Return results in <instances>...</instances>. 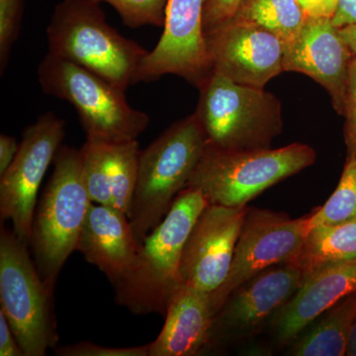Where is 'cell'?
<instances>
[{
  "instance_id": "1",
  "label": "cell",
  "mask_w": 356,
  "mask_h": 356,
  "mask_svg": "<svg viewBox=\"0 0 356 356\" xmlns=\"http://www.w3.org/2000/svg\"><path fill=\"white\" fill-rule=\"evenodd\" d=\"M208 204L193 187H186L178 194L163 221L140 243L133 273L115 288L117 304L136 315H165L179 284L185 243Z\"/></svg>"
},
{
  "instance_id": "2",
  "label": "cell",
  "mask_w": 356,
  "mask_h": 356,
  "mask_svg": "<svg viewBox=\"0 0 356 356\" xmlns=\"http://www.w3.org/2000/svg\"><path fill=\"white\" fill-rule=\"evenodd\" d=\"M49 53L81 65L121 90L135 83L149 51L122 36L90 0H63L47 27Z\"/></svg>"
},
{
  "instance_id": "3",
  "label": "cell",
  "mask_w": 356,
  "mask_h": 356,
  "mask_svg": "<svg viewBox=\"0 0 356 356\" xmlns=\"http://www.w3.org/2000/svg\"><path fill=\"white\" fill-rule=\"evenodd\" d=\"M207 139L195 114L177 122L140 151L137 187L128 218L140 243L163 221L186 188Z\"/></svg>"
},
{
  "instance_id": "4",
  "label": "cell",
  "mask_w": 356,
  "mask_h": 356,
  "mask_svg": "<svg viewBox=\"0 0 356 356\" xmlns=\"http://www.w3.org/2000/svg\"><path fill=\"white\" fill-rule=\"evenodd\" d=\"M91 204L81 175V151L60 147L53 175L37 203L30 243L40 275L51 291L65 261L76 250Z\"/></svg>"
},
{
  "instance_id": "5",
  "label": "cell",
  "mask_w": 356,
  "mask_h": 356,
  "mask_svg": "<svg viewBox=\"0 0 356 356\" xmlns=\"http://www.w3.org/2000/svg\"><path fill=\"white\" fill-rule=\"evenodd\" d=\"M315 161L314 149L298 143L245 151H226L207 144L187 187L197 189L209 204L245 207L269 187Z\"/></svg>"
},
{
  "instance_id": "6",
  "label": "cell",
  "mask_w": 356,
  "mask_h": 356,
  "mask_svg": "<svg viewBox=\"0 0 356 356\" xmlns=\"http://www.w3.org/2000/svg\"><path fill=\"white\" fill-rule=\"evenodd\" d=\"M37 76L46 95L76 108L88 140L128 142L137 140L149 126V117L129 104L125 91L74 63L48 51Z\"/></svg>"
},
{
  "instance_id": "7",
  "label": "cell",
  "mask_w": 356,
  "mask_h": 356,
  "mask_svg": "<svg viewBox=\"0 0 356 356\" xmlns=\"http://www.w3.org/2000/svg\"><path fill=\"white\" fill-rule=\"evenodd\" d=\"M196 118L207 144L226 151L267 149L283 130L280 100L264 88L212 72L199 86Z\"/></svg>"
},
{
  "instance_id": "8",
  "label": "cell",
  "mask_w": 356,
  "mask_h": 356,
  "mask_svg": "<svg viewBox=\"0 0 356 356\" xmlns=\"http://www.w3.org/2000/svg\"><path fill=\"white\" fill-rule=\"evenodd\" d=\"M29 245L0 229V311L25 356H44L58 343L54 291L42 280Z\"/></svg>"
},
{
  "instance_id": "9",
  "label": "cell",
  "mask_w": 356,
  "mask_h": 356,
  "mask_svg": "<svg viewBox=\"0 0 356 356\" xmlns=\"http://www.w3.org/2000/svg\"><path fill=\"white\" fill-rule=\"evenodd\" d=\"M65 123L53 112L25 129L15 159L0 175V220L30 248L40 186L65 138Z\"/></svg>"
},
{
  "instance_id": "10",
  "label": "cell",
  "mask_w": 356,
  "mask_h": 356,
  "mask_svg": "<svg viewBox=\"0 0 356 356\" xmlns=\"http://www.w3.org/2000/svg\"><path fill=\"white\" fill-rule=\"evenodd\" d=\"M311 231V215L292 219L284 213L248 208L228 277L210 297L217 312L236 288L276 264L294 261Z\"/></svg>"
},
{
  "instance_id": "11",
  "label": "cell",
  "mask_w": 356,
  "mask_h": 356,
  "mask_svg": "<svg viewBox=\"0 0 356 356\" xmlns=\"http://www.w3.org/2000/svg\"><path fill=\"white\" fill-rule=\"evenodd\" d=\"M206 2L168 0L163 35L143 60L134 83H152L175 74L199 88L212 74L204 31Z\"/></svg>"
},
{
  "instance_id": "12",
  "label": "cell",
  "mask_w": 356,
  "mask_h": 356,
  "mask_svg": "<svg viewBox=\"0 0 356 356\" xmlns=\"http://www.w3.org/2000/svg\"><path fill=\"white\" fill-rule=\"evenodd\" d=\"M248 210L247 206H206L185 243L179 284L196 288L209 297L224 284Z\"/></svg>"
},
{
  "instance_id": "13",
  "label": "cell",
  "mask_w": 356,
  "mask_h": 356,
  "mask_svg": "<svg viewBox=\"0 0 356 356\" xmlns=\"http://www.w3.org/2000/svg\"><path fill=\"white\" fill-rule=\"evenodd\" d=\"M206 39L213 72L234 83L264 88L284 72V42L261 28L229 20Z\"/></svg>"
},
{
  "instance_id": "14",
  "label": "cell",
  "mask_w": 356,
  "mask_h": 356,
  "mask_svg": "<svg viewBox=\"0 0 356 356\" xmlns=\"http://www.w3.org/2000/svg\"><path fill=\"white\" fill-rule=\"evenodd\" d=\"M305 274L294 262H284L269 267L236 288L215 315L210 344L257 331L291 298Z\"/></svg>"
},
{
  "instance_id": "15",
  "label": "cell",
  "mask_w": 356,
  "mask_h": 356,
  "mask_svg": "<svg viewBox=\"0 0 356 356\" xmlns=\"http://www.w3.org/2000/svg\"><path fill=\"white\" fill-rule=\"evenodd\" d=\"M353 53L330 17L308 16L297 36L285 44L284 72L315 79L331 96L334 109L343 115Z\"/></svg>"
},
{
  "instance_id": "16",
  "label": "cell",
  "mask_w": 356,
  "mask_h": 356,
  "mask_svg": "<svg viewBox=\"0 0 356 356\" xmlns=\"http://www.w3.org/2000/svg\"><path fill=\"white\" fill-rule=\"evenodd\" d=\"M356 291V261L325 264L305 274L303 282L270 320L274 339L291 344L322 314Z\"/></svg>"
},
{
  "instance_id": "17",
  "label": "cell",
  "mask_w": 356,
  "mask_h": 356,
  "mask_svg": "<svg viewBox=\"0 0 356 356\" xmlns=\"http://www.w3.org/2000/svg\"><path fill=\"white\" fill-rule=\"evenodd\" d=\"M140 245L127 215L91 204L76 250L106 275L114 289L133 273Z\"/></svg>"
},
{
  "instance_id": "18",
  "label": "cell",
  "mask_w": 356,
  "mask_h": 356,
  "mask_svg": "<svg viewBox=\"0 0 356 356\" xmlns=\"http://www.w3.org/2000/svg\"><path fill=\"white\" fill-rule=\"evenodd\" d=\"M165 315V325L151 343L149 356H195L209 346L215 317L209 295L179 284Z\"/></svg>"
},
{
  "instance_id": "19",
  "label": "cell",
  "mask_w": 356,
  "mask_h": 356,
  "mask_svg": "<svg viewBox=\"0 0 356 356\" xmlns=\"http://www.w3.org/2000/svg\"><path fill=\"white\" fill-rule=\"evenodd\" d=\"M356 315V291L325 311L299 334L288 350L293 356L346 355L348 334Z\"/></svg>"
},
{
  "instance_id": "20",
  "label": "cell",
  "mask_w": 356,
  "mask_h": 356,
  "mask_svg": "<svg viewBox=\"0 0 356 356\" xmlns=\"http://www.w3.org/2000/svg\"><path fill=\"white\" fill-rule=\"evenodd\" d=\"M353 261H356V219L312 228L292 262L307 273L325 264Z\"/></svg>"
},
{
  "instance_id": "21",
  "label": "cell",
  "mask_w": 356,
  "mask_h": 356,
  "mask_svg": "<svg viewBox=\"0 0 356 356\" xmlns=\"http://www.w3.org/2000/svg\"><path fill=\"white\" fill-rule=\"evenodd\" d=\"M307 18L298 0H242L231 20L261 28L286 44L297 36Z\"/></svg>"
},
{
  "instance_id": "22",
  "label": "cell",
  "mask_w": 356,
  "mask_h": 356,
  "mask_svg": "<svg viewBox=\"0 0 356 356\" xmlns=\"http://www.w3.org/2000/svg\"><path fill=\"white\" fill-rule=\"evenodd\" d=\"M114 209L129 214L137 187L140 149L137 140L108 144Z\"/></svg>"
},
{
  "instance_id": "23",
  "label": "cell",
  "mask_w": 356,
  "mask_h": 356,
  "mask_svg": "<svg viewBox=\"0 0 356 356\" xmlns=\"http://www.w3.org/2000/svg\"><path fill=\"white\" fill-rule=\"evenodd\" d=\"M79 151L81 175L91 202L113 208L108 144L86 139Z\"/></svg>"
},
{
  "instance_id": "24",
  "label": "cell",
  "mask_w": 356,
  "mask_h": 356,
  "mask_svg": "<svg viewBox=\"0 0 356 356\" xmlns=\"http://www.w3.org/2000/svg\"><path fill=\"white\" fill-rule=\"evenodd\" d=\"M311 229L356 219V156H348L341 180L327 202L313 211Z\"/></svg>"
},
{
  "instance_id": "25",
  "label": "cell",
  "mask_w": 356,
  "mask_h": 356,
  "mask_svg": "<svg viewBox=\"0 0 356 356\" xmlns=\"http://www.w3.org/2000/svg\"><path fill=\"white\" fill-rule=\"evenodd\" d=\"M95 3H108L130 28L152 25L161 27L165 23L168 0H90Z\"/></svg>"
},
{
  "instance_id": "26",
  "label": "cell",
  "mask_w": 356,
  "mask_h": 356,
  "mask_svg": "<svg viewBox=\"0 0 356 356\" xmlns=\"http://www.w3.org/2000/svg\"><path fill=\"white\" fill-rule=\"evenodd\" d=\"M24 0H0V72L3 74L19 35Z\"/></svg>"
},
{
  "instance_id": "27",
  "label": "cell",
  "mask_w": 356,
  "mask_h": 356,
  "mask_svg": "<svg viewBox=\"0 0 356 356\" xmlns=\"http://www.w3.org/2000/svg\"><path fill=\"white\" fill-rule=\"evenodd\" d=\"M151 343L132 348H109L90 341L56 346L58 356H149Z\"/></svg>"
},
{
  "instance_id": "28",
  "label": "cell",
  "mask_w": 356,
  "mask_h": 356,
  "mask_svg": "<svg viewBox=\"0 0 356 356\" xmlns=\"http://www.w3.org/2000/svg\"><path fill=\"white\" fill-rule=\"evenodd\" d=\"M344 138H346L348 156H356V58H353L348 76L344 102Z\"/></svg>"
},
{
  "instance_id": "29",
  "label": "cell",
  "mask_w": 356,
  "mask_h": 356,
  "mask_svg": "<svg viewBox=\"0 0 356 356\" xmlns=\"http://www.w3.org/2000/svg\"><path fill=\"white\" fill-rule=\"evenodd\" d=\"M242 0H207L204 10L205 34L234 17Z\"/></svg>"
},
{
  "instance_id": "30",
  "label": "cell",
  "mask_w": 356,
  "mask_h": 356,
  "mask_svg": "<svg viewBox=\"0 0 356 356\" xmlns=\"http://www.w3.org/2000/svg\"><path fill=\"white\" fill-rule=\"evenodd\" d=\"M0 355L25 356L24 351L9 325L3 312L0 311Z\"/></svg>"
},
{
  "instance_id": "31",
  "label": "cell",
  "mask_w": 356,
  "mask_h": 356,
  "mask_svg": "<svg viewBox=\"0 0 356 356\" xmlns=\"http://www.w3.org/2000/svg\"><path fill=\"white\" fill-rule=\"evenodd\" d=\"M331 20L337 29L356 24V0H337Z\"/></svg>"
},
{
  "instance_id": "32",
  "label": "cell",
  "mask_w": 356,
  "mask_h": 356,
  "mask_svg": "<svg viewBox=\"0 0 356 356\" xmlns=\"http://www.w3.org/2000/svg\"><path fill=\"white\" fill-rule=\"evenodd\" d=\"M307 15L312 17H330L336 10L337 0H298Z\"/></svg>"
},
{
  "instance_id": "33",
  "label": "cell",
  "mask_w": 356,
  "mask_h": 356,
  "mask_svg": "<svg viewBox=\"0 0 356 356\" xmlns=\"http://www.w3.org/2000/svg\"><path fill=\"white\" fill-rule=\"evenodd\" d=\"M18 149H19V145L16 142L15 138L1 134L0 136V175H3L8 170L17 154Z\"/></svg>"
},
{
  "instance_id": "34",
  "label": "cell",
  "mask_w": 356,
  "mask_h": 356,
  "mask_svg": "<svg viewBox=\"0 0 356 356\" xmlns=\"http://www.w3.org/2000/svg\"><path fill=\"white\" fill-rule=\"evenodd\" d=\"M339 30L343 41L353 53V57L356 58V24L346 26Z\"/></svg>"
},
{
  "instance_id": "35",
  "label": "cell",
  "mask_w": 356,
  "mask_h": 356,
  "mask_svg": "<svg viewBox=\"0 0 356 356\" xmlns=\"http://www.w3.org/2000/svg\"><path fill=\"white\" fill-rule=\"evenodd\" d=\"M346 355L356 356V315L351 325L350 334H348V346H346Z\"/></svg>"
}]
</instances>
